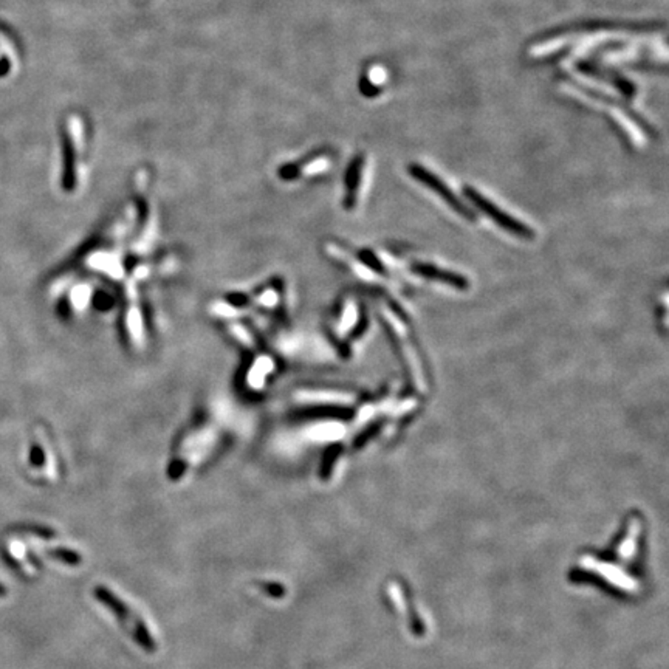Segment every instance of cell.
<instances>
[{"label": "cell", "mask_w": 669, "mask_h": 669, "mask_svg": "<svg viewBox=\"0 0 669 669\" xmlns=\"http://www.w3.org/2000/svg\"><path fill=\"white\" fill-rule=\"evenodd\" d=\"M93 596L96 601H99L102 606H106L107 611H110L117 617L119 624L128 631V634L138 643V646L146 650V653H155V638L150 634L148 626L144 624L143 618L132 611L129 605H126L115 592H112L106 586H96L93 589Z\"/></svg>", "instance_id": "1"}, {"label": "cell", "mask_w": 669, "mask_h": 669, "mask_svg": "<svg viewBox=\"0 0 669 669\" xmlns=\"http://www.w3.org/2000/svg\"><path fill=\"white\" fill-rule=\"evenodd\" d=\"M64 150V171L62 185L64 189L75 191L80 182V161L82 148V129L81 121L76 117H70L65 123L62 137Z\"/></svg>", "instance_id": "2"}, {"label": "cell", "mask_w": 669, "mask_h": 669, "mask_svg": "<svg viewBox=\"0 0 669 669\" xmlns=\"http://www.w3.org/2000/svg\"><path fill=\"white\" fill-rule=\"evenodd\" d=\"M463 192H465V197L474 204L476 208L480 209L485 215L490 217V219L496 223L497 226L502 228V230L511 233L513 236L519 239L532 240L535 237V231L532 228H528L524 222L515 219L513 215L504 213L502 209L496 207L491 200H488L485 196H482L479 191L471 188V186H465Z\"/></svg>", "instance_id": "3"}, {"label": "cell", "mask_w": 669, "mask_h": 669, "mask_svg": "<svg viewBox=\"0 0 669 669\" xmlns=\"http://www.w3.org/2000/svg\"><path fill=\"white\" fill-rule=\"evenodd\" d=\"M408 171L411 174V177H414L417 182L423 183L426 188H430L431 191L436 192V194L442 198L443 202H446L453 208L457 214H460L462 217H465L468 220H474L476 215L471 209H469L465 203H463L459 197H457L453 191L448 188V185H445L442 180H440L436 174H432L431 171H427L426 167L420 165H409Z\"/></svg>", "instance_id": "4"}, {"label": "cell", "mask_w": 669, "mask_h": 669, "mask_svg": "<svg viewBox=\"0 0 669 669\" xmlns=\"http://www.w3.org/2000/svg\"><path fill=\"white\" fill-rule=\"evenodd\" d=\"M412 271L417 276L425 277V279L442 282V284L453 287L456 290H468L469 288V281L465 276L454 273V271H449V270L438 268L436 265H431L426 262H417L412 265Z\"/></svg>", "instance_id": "5"}, {"label": "cell", "mask_w": 669, "mask_h": 669, "mask_svg": "<svg viewBox=\"0 0 669 669\" xmlns=\"http://www.w3.org/2000/svg\"><path fill=\"white\" fill-rule=\"evenodd\" d=\"M364 165H366L364 155L363 154H358L351 161V165H349L347 171H346V178H344V188H346L344 207L347 209H352L355 207V203H357V197H358L361 178H363Z\"/></svg>", "instance_id": "6"}, {"label": "cell", "mask_w": 669, "mask_h": 669, "mask_svg": "<svg viewBox=\"0 0 669 669\" xmlns=\"http://www.w3.org/2000/svg\"><path fill=\"white\" fill-rule=\"evenodd\" d=\"M340 453H341V445L340 443L331 445L330 448L327 449V453H325V456H324V462L321 465V478H329V474L331 473V468H333Z\"/></svg>", "instance_id": "7"}, {"label": "cell", "mask_w": 669, "mask_h": 669, "mask_svg": "<svg viewBox=\"0 0 669 669\" xmlns=\"http://www.w3.org/2000/svg\"><path fill=\"white\" fill-rule=\"evenodd\" d=\"M358 257H360L361 263L366 265V267H367V268H371L372 271H375V273H378V274H383V273H386L384 265L382 263V261H379V259H378L375 255H373L372 251H369V250H363V251H360Z\"/></svg>", "instance_id": "8"}, {"label": "cell", "mask_w": 669, "mask_h": 669, "mask_svg": "<svg viewBox=\"0 0 669 669\" xmlns=\"http://www.w3.org/2000/svg\"><path fill=\"white\" fill-rule=\"evenodd\" d=\"M382 425H383L382 421H377V423H372L367 426L364 431H361L360 436L355 438V443H353L355 448H361V446H364L372 437H375L379 432V430H382Z\"/></svg>", "instance_id": "9"}, {"label": "cell", "mask_w": 669, "mask_h": 669, "mask_svg": "<svg viewBox=\"0 0 669 669\" xmlns=\"http://www.w3.org/2000/svg\"><path fill=\"white\" fill-rule=\"evenodd\" d=\"M265 592L268 594V596H284V592H285V589L281 586V584H276V583H268V584H262L261 586Z\"/></svg>", "instance_id": "10"}, {"label": "cell", "mask_w": 669, "mask_h": 669, "mask_svg": "<svg viewBox=\"0 0 669 669\" xmlns=\"http://www.w3.org/2000/svg\"><path fill=\"white\" fill-rule=\"evenodd\" d=\"M5 594H7V589H5L2 584H0V596H5Z\"/></svg>", "instance_id": "11"}]
</instances>
